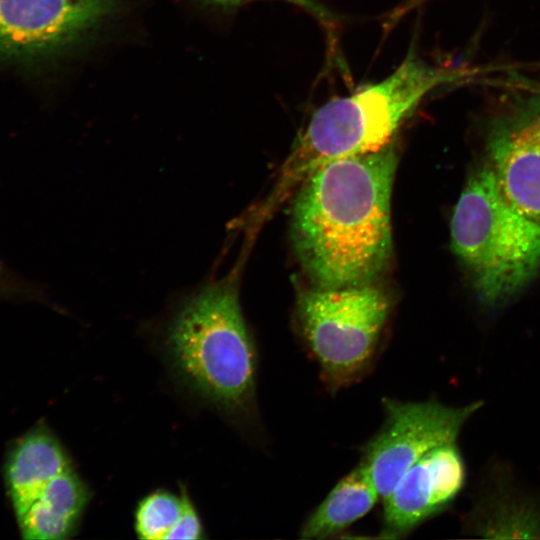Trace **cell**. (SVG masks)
I'll list each match as a JSON object with an SVG mask.
<instances>
[{"mask_svg":"<svg viewBox=\"0 0 540 540\" xmlns=\"http://www.w3.org/2000/svg\"><path fill=\"white\" fill-rule=\"evenodd\" d=\"M394 142L323 164L299 185L291 209L296 255L317 287L372 283L392 254Z\"/></svg>","mask_w":540,"mask_h":540,"instance_id":"obj_1","label":"cell"},{"mask_svg":"<svg viewBox=\"0 0 540 540\" xmlns=\"http://www.w3.org/2000/svg\"><path fill=\"white\" fill-rule=\"evenodd\" d=\"M462 77L409 52L382 81L328 101L315 111L295 142L283 165L278 191L285 194L327 162L386 147L429 92Z\"/></svg>","mask_w":540,"mask_h":540,"instance_id":"obj_2","label":"cell"},{"mask_svg":"<svg viewBox=\"0 0 540 540\" xmlns=\"http://www.w3.org/2000/svg\"><path fill=\"white\" fill-rule=\"evenodd\" d=\"M174 370L195 394L223 412L252 411L257 356L235 282H212L189 296L166 330Z\"/></svg>","mask_w":540,"mask_h":540,"instance_id":"obj_3","label":"cell"},{"mask_svg":"<svg viewBox=\"0 0 540 540\" xmlns=\"http://www.w3.org/2000/svg\"><path fill=\"white\" fill-rule=\"evenodd\" d=\"M450 231L453 252L484 305L511 299L540 269V223L505 197L491 167L470 175Z\"/></svg>","mask_w":540,"mask_h":540,"instance_id":"obj_4","label":"cell"},{"mask_svg":"<svg viewBox=\"0 0 540 540\" xmlns=\"http://www.w3.org/2000/svg\"><path fill=\"white\" fill-rule=\"evenodd\" d=\"M390 301L370 284L317 287L301 292V336L331 391L362 379L376 358Z\"/></svg>","mask_w":540,"mask_h":540,"instance_id":"obj_5","label":"cell"},{"mask_svg":"<svg viewBox=\"0 0 540 540\" xmlns=\"http://www.w3.org/2000/svg\"><path fill=\"white\" fill-rule=\"evenodd\" d=\"M495 98L485 149L505 197L540 223V81L511 77Z\"/></svg>","mask_w":540,"mask_h":540,"instance_id":"obj_6","label":"cell"},{"mask_svg":"<svg viewBox=\"0 0 540 540\" xmlns=\"http://www.w3.org/2000/svg\"><path fill=\"white\" fill-rule=\"evenodd\" d=\"M383 406L384 423L365 445L359 463L381 499L422 456L455 442L462 426L481 403L450 407L435 401L402 402L386 398Z\"/></svg>","mask_w":540,"mask_h":540,"instance_id":"obj_7","label":"cell"},{"mask_svg":"<svg viewBox=\"0 0 540 540\" xmlns=\"http://www.w3.org/2000/svg\"><path fill=\"white\" fill-rule=\"evenodd\" d=\"M113 6V0H0V57L50 55L99 24Z\"/></svg>","mask_w":540,"mask_h":540,"instance_id":"obj_8","label":"cell"},{"mask_svg":"<svg viewBox=\"0 0 540 540\" xmlns=\"http://www.w3.org/2000/svg\"><path fill=\"white\" fill-rule=\"evenodd\" d=\"M465 479L455 442L439 446L416 461L383 500L385 533L401 537L446 508Z\"/></svg>","mask_w":540,"mask_h":540,"instance_id":"obj_9","label":"cell"},{"mask_svg":"<svg viewBox=\"0 0 540 540\" xmlns=\"http://www.w3.org/2000/svg\"><path fill=\"white\" fill-rule=\"evenodd\" d=\"M90 491L72 467L53 478L16 513L23 538L62 540L76 532Z\"/></svg>","mask_w":540,"mask_h":540,"instance_id":"obj_10","label":"cell"},{"mask_svg":"<svg viewBox=\"0 0 540 540\" xmlns=\"http://www.w3.org/2000/svg\"><path fill=\"white\" fill-rule=\"evenodd\" d=\"M70 467L65 450L46 428L33 429L19 439L5 466L6 486L15 514L53 478Z\"/></svg>","mask_w":540,"mask_h":540,"instance_id":"obj_11","label":"cell"},{"mask_svg":"<svg viewBox=\"0 0 540 540\" xmlns=\"http://www.w3.org/2000/svg\"><path fill=\"white\" fill-rule=\"evenodd\" d=\"M381 498L366 471L358 465L341 478L304 522L300 537L330 538L364 517Z\"/></svg>","mask_w":540,"mask_h":540,"instance_id":"obj_12","label":"cell"},{"mask_svg":"<svg viewBox=\"0 0 540 540\" xmlns=\"http://www.w3.org/2000/svg\"><path fill=\"white\" fill-rule=\"evenodd\" d=\"M187 494L177 496L168 491H155L143 498L135 513V531L140 539H168L179 522Z\"/></svg>","mask_w":540,"mask_h":540,"instance_id":"obj_13","label":"cell"},{"mask_svg":"<svg viewBox=\"0 0 540 540\" xmlns=\"http://www.w3.org/2000/svg\"><path fill=\"white\" fill-rule=\"evenodd\" d=\"M38 290L0 260V299L35 298Z\"/></svg>","mask_w":540,"mask_h":540,"instance_id":"obj_14","label":"cell"},{"mask_svg":"<svg viewBox=\"0 0 540 540\" xmlns=\"http://www.w3.org/2000/svg\"><path fill=\"white\" fill-rule=\"evenodd\" d=\"M202 538L203 529L199 516L187 496L182 516L168 539L196 540Z\"/></svg>","mask_w":540,"mask_h":540,"instance_id":"obj_15","label":"cell"},{"mask_svg":"<svg viewBox=\"0 0 540 540\" xmlns=\"http://www.w3.org/2000/svg\"><path fill=\"white\" fill-rule=\"evenodd\" d=\"M210 1H213L219 4L230 5V4H238L246 0H210ZM284 1L294 3L310 11L311 13H313L315 16L319 18L326 19L327 17H330V13L323 6L315 3L312 0H284Z\"/></svg>","mask_w":540,"mask_h":540,"instance_id":"obj_16","label":"cell"}]
</instances>
